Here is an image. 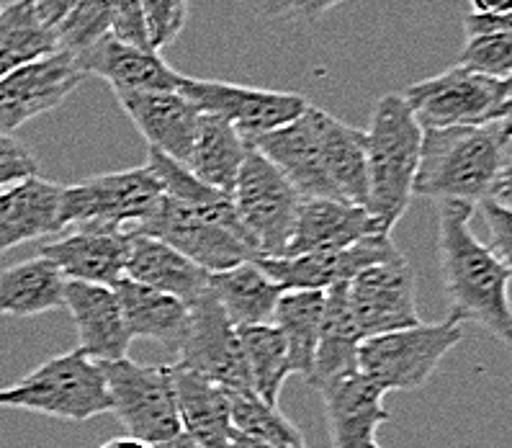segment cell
<instances>
[{"label": "cell", "mask_w": 512, "mask_h": 448, "mask_svg": "<svg viewBox=\"0 0 512 448\" xmlns=\"http://www.w3.org/2000/svg\"><path fill=\"white\" fill-rule=\"evenodd\" d=\"M476 206L440 201L438 255L448 299V320L474 322L500 343H510V263L471 230Z\"/></svg>", "instance_id": "6da1fadb"}, {"label": "cell", "mask_w": 512, "mask_h": 448, "mask_svg": "<svg viewBox=\"0 0 512 448\" xmlns=\"http://www.w3.org/2000/svg\"><path fill=\"white\" fill-rule=\"evenodd\" d=\"M510 119L484 127L422 129L415 196L438 201L510 204Z\"/></svg>", "instance_id": "7a4b0ae2"}, {"label": "cell", "mask_w": 512, "mask_h": 448, "mask_svg": "<svg viewBox=\"0 0 512 448\" xmlns=\"http://www.w3.org/2000/svg\"><path fill=\"white\" fill-rule=\"evenodd\" d=\"M366 132V212L379 230L392 235L394 224L410 206L420 165L422 127L407 101L397 93H386L376 103Z\"/></svg>", "instance_id": "3957f363"}, {"label": "cell", "mask_w": 512, "mask_h": 448, "mask_svg": "<svg viewBox=\"0 0 512 448\" xmlns=\"http://www.w3.org/2000/svg\"><path fill=\"white\" fill-rule=\"evenodd\" d=\"M0 407H19L67 423L109 415L111 397L98 361L80 348L47 358L31 374L0 389Z\"/></svg>", "instance_id": "277c9868"}, {"label": "cell", "mask_w": 512, "mask_h": 448, "mask_svg": "<svg viewBox=\"0 0 512 448\" xmlns=\"http://www.w3.org/2000/svg\"><path fill=\"white\" fill-rule=\"evenodd\" d=\"M163 188L150 165L101 173L88 181L62 186L60 232H127L152 217Z\"/></svg>", "instance_id": "5b68a950"}, {"label": "cell", "mask_w": 512, "mask_h": 448, "mask_svg": "<svg viewBox=\"0 0 512 448\" xmlns=\"http://www.w3.org/2000/svg\"><path fill=\"white\" fill-rule=\"evenodd\" d=\"M137 232L163 240L206 273L227 271L258 255V248L237 219L235 206L227 212H201L163 196Z\"/></svg>", "instance_id": "8992f818"}, {"label": "cell", "mask_w": 512, "mask_h": 448, "mask_svg": "<svg viewBox=\"0 0 512 448\" xmlns=\"http://www.w3.org/2000/svg\"><path fill=\"white\" fill-rule=\"evenodd\" d=\"M404 101L422 129L484 127L510 119V80L448 67L443 73L412 83Z\"/></svg>", "instance_id": "52a82bcc"}, {"label": "cell", "mask_w": 512, "mask_h": 448, "mask_svg": "<svg viewBox=\"0 0 512 448\" xmlns=\"http://www.w3.org/2000/svg\"><path fill=\"white\" fill-rule=\"evenodd\" d=\"M464 338V327L453 320L417 322L361 340L356 366L386 394L407 392L428 382L440 361Z\"/></svg>", "instance_id": "ba28073f"}, {"label": "cell", "mask_w": 512, "mask_h": 448, "mask_svg": "<svg viewBox=\"0 0 512 448\" xmlns=\"http://www.w3.org/2000/svg\"><path fill=\"white\" fill-rule=\"evenodd\" d=\"M229 199L237 219L258 248V255L278 258L286 253L304 199L286 181L284 173L253 147H247L245 163L237 173Z\"/></svg>", "instance_id": "9c48e42d"}, {"label": "cell", "mask_w": 512, "mask_h": 448, "mask_svg": "<svg viewBox=\"0 0 512 448\" xmlns=\"http://www.w3.org/2000/svg\"><path fill=\"white\" fill-rule=\"evenodd\" d=\"M111 397V412L127 428V436L150 446L181 433L175 405L173 366H147L132 358L101 364Z\"/></svg>", "instance_id": "30bf717a"}, {"label": "cell", "mask_w": 512, "mask_h": 448, "mask_svg": "<svg viewBox=\"0 0 512 448\" xmlns=\"http://www.w3.org/2000/svg\"><path fill=\"white\" fill-rule=\"evenodd\" d=\"M178 93L186 96L201 114L222 116L245 142L286 127L299 119L309 106L307 98L299 93L250 88V85L224 83V80L186 78V75L178 85Z\"/></svg>", "instance_id": "8fae6325"}, {"label": "cell", "mask_w": 512, "mask_h": 448, "mask_svg": "<svg viewBox=\"0 0 512 448\" xmlns=\"http://www.w3.org/2000/svg\"><path fill=\"white\" fill-rule=\"evenodd\" d=\"M175 356H178L175 366L204 376L227 392L250 389L237 327L229 322L209 291L188 304V327Z\"/></svg>", "instance_id": "7c38bea8"}, {"label": "cell", "mask_w": 512, "mask_h": 448, "mask_svg": "<svg viewBox=\"0 0 512 448\" xmlns=\"http://www.w3.org/2000/svg\"><path fill=\"white\" fill-rule=\"evenodd\" d=\"M345 297L363 340L422 322L415 302V276L404 255L353 276L345 284Z\"/></svg>", "instance_id": "4fadbf2b"}, {"label": "cell", "mask_w": 512, "mask_h": 448, "mask_svg": "<svg viewBox=\"0 0 512 448\" xmlns=\"http://www.w3.org/2000/svg\"><path fill=\"white\" fill-rule=\"evenodd\" d=\"M70 52L57 49L37 62L0 78V134H11L37 116L62 106L83 80Z\"/></svg>", "instance_id": "5bb4252c"}, {"label": "cell", "mask_w": 512, "mask_h": 448, "mask_svg": "<svg viewBox=\"0 0 512 448\" xmlns=\"http://www.w3.org/2000/svg\"><path fill=\"white\" fill-rule=\"evenodd\" d=\"M247 147L258 150L268 163L276 165L302 199H338L322 165L320 109L312 103L299 119L260 134L253 142H247Z\"/></svg>", "instance_id": "9a60e30c"}, {"label": "cell", "mask_w": 512, "mask_h": 448, "mask_svg": "<svg viewBox=\"0 0 512 448\" xmlns=\"http://www.w3.org/2000/svg\"><path fill=\"white\" fill-rule=\"evenodd\" d=\"M65 309L73 317L78 348L98 364L129 358L132 335L124 322L119 297L111 286L65 284Z\"/></svg>", "instance_id": "2e32d148"}, {"label": "cell", "mask_w": 512, "mask_h": 448, "mask_svg": "<svg viewBox=\"0 0 512 448\" xmlns=\"http://www.w3.org/2000/svg\"><path fill=\"white\" fill-rule=\"evenodd\" d=\"M116 101L145 137L150 150L186 163L201 111L178 91L116 93Z\"/></svg>", "instance_id": "e0dca14e"}, {"label": "cell", "mask_w": 512, "mask_h": 448, "mask_svg": "<svg viewBox=\"0 0 512 448\" xmlns=\"http://www.w3.org/2000/svg\"><path fill=\"white\" fill-rule=\"evenodd\" d=\"M322 394L332 448H358L376 441V430L392 420L384 405L386 392L361 371L327 382Z\"/></svg>", "instance_id": "ac0fdd59"}, {"label": "cell", "mask_w": 512, "mask_h": 448, "mask_svg": "<svg viewBox=\"0 0 512 448\" xmlns=\"http://www.w3.org/2000/svg\"><path fill=\"white\" fill-rule=\"evenodd\" d=\"M124 279L193 304L206 291L209 273L157 237L124 232Z\"/></svg>", "instance_id": "d6986e66"}, {"label": "cell", "mask_w": 512, "mask_h": 448, "mask_svg": "<svg viewBox=\"0 0 512 448\" xmlns=\"http://www.w3.org/2000/svg\"><path fill=\"white\" fill-rule=\"evenodd\" d=\"M75 62L83 75L106 80L114 93L178 91L183 80V75L173 70L160 52L132 47L111 34L103 37L96 47L75 57Z\"/></svg>", "instance_id": "ffe728a7"}, {"label": "cell", "mask_w": 512, "mask_h": 448, "mask_svg": "<svg viewBox=\"0 0 512 448\" xmlns=\"http://www.w3.org/2000/svg\"><path fill=\"white\" fill-rule=\"evenodd\" d=\"M374 232H381L379 224L363 206L340 199H304L284 255L338 253Z\"/></svg>", "instance_id": "44dd1931"}, {"label": "cell", "mask_w": 512, "mask_h": 448, "mask_svg": "<svg viewBox=\"0 0 512 448\" xmlns=\"http://www.w3.org/2000/svg\"><path fill=\"white\" fill-rule=\"evenodd\" d=\"M65 281L111 286L124 279V232L67 230L39 248Z\"/></svg>", "instance_id": "7402d4cb"}, {"label": "cell", "mask_w": 512, "mask_h": 448, "mask_svg": "<svg viewBox=\"0 0 512 448\" xmlns=\"http://www.w3.org/2000/svg\"><path fill=\"white\" fill-rule=\"evenodd\" d=\"M62 186L42 176L0 191V255L47 235H60Z\"/></svg>", "instance_id": "603a6c76"}, {"label": "cell", "mask_w": 512, "mask_h": 448, "mask_svg": "<svg viewBox=\"0 0 512 448\" xmlns=\"http://www.w3.org/2000/svg\"><path fill=\"white\" fill-rule=\"evenodd\" d=\"M173 384L183 433L204 448H232L235 428L229 418L227 389L175 364Z\"/></svg>", "instance_id": "cb8c5ba5"}, {"label": "cell", "mask_w": 512, "mask_h": 448, "mask_svg": "<svg viewBox=\"0 0 512 448\" xmlns=\"http://www.w3.org/2000/svg\"><path fill=\"white\" fill-rule=\"evenodd\" d=\"M114 291L132 340H152L168 348L170 353H178L188 327V304L129 279H121Z\"/></svg>", "instance_id": "d4e9b609"}, {"label": "cell", "mask_w": 512, "mask_h": 448, "mask_svg": "<svg viewBox=\"0 0 512 448\" xmlns=\"http://www.w3.org/2000/svg\"><path fill=\"white\" fill-rule=\"evenodd\" d=\"M206 291L217 299L224 315L235 327L271 325L281 286L273 284L255 261H245L227 271L209 273Z\"/></svg>", "instance_id": "484cf974"}, {"label": "cell", "mask_w": 512, "mask_h": 448, "mask_svg": "<svg viewBox=\"0 0 512 448\" xmlns=\"http://www.w3.org/2000/svg\"><path fill=\"white\" fill-rule=\"evenodd\" d=\"M361 330L350 312L345 284H335L325 291V309H322L320 343L314 356V371L309 376V387L320 389L327 382L358 371L356 356L361 346Z\"/></svg>", "instance_id": "4316f807"}, {"label": "cell", "mask_w": 512, "mask_h": 448, "mask_svg": "<svg viewBox=\"0 0 512 448\" xmlns=\"http://www.w3.org/2000/svg\"><path fill=\"white\" fill-rule=\"evenodd\" d=\"M320 147L325 176L338 199L366 209V132L320 109Z\"/></svg>", "instance_id": "83f0119b"}, {"label": "cell", "mask_w": 512, "mask_h": 448, "mask_svg": "<svg viewBox=\"0 0 512 448\" xmlns=\"http://www.w3.org/2000/svg\"><path fill=\"white\" fill-rule=\"evenodd\" d=\"M65 276L42 255L0 271V315L39 317L65 307Z\"/></svg>", "instance_id": "f1b7e54d"}, {"label": "cell", "mask_w": 512, "mask_h": 448, "mask_svg": "<svg viewBox=\"0 0 512 448\" xmlns=\"http://www.w3.org/2000/svg\"><path fill=\"white\" fill-rule=\"evenodd\" d=\"M247 155V142L227 124L222 116L201 114L193 134L191 152L186 158V168L206 186L217 188L222 194H232L237 173Z\"/></svg>", "instance_id": "f546056e"}, {"label": "cell", "mask_w": 512, "mask_h": 448, "mask_svg": "<svg viewBox=\"0 0 512 448\" xmlns=\"http://www.w3.org/2000/svg\"><path fill=\"white\" fill-rule=\"evenodd\" d=\"M322 309H325V291H284L273 312V325L284 335L289 348L291 374L304 376V382H309L314 371Z\"/></svg>", "instance_id": "4dcf8cb0"}, {"label": "cell", "mask_w": 512, "mask_h": 448, "mask_svg": "<svg viewBox=\"0 0 512 448\" xmlns=\"http://www.w3.org/2000/svg\"><path fill=\"white\" fill-rule=\"evenodd\" d=\"M57 49V31L44 24L34 0H13L0 8V78Z\"/></svg>", "instance_id": "1f68e13d"}, {"label": "cell", "mask_w": 512, "mask_h": 448, "mask_svg": "<svg viewBox=\"0 0 512 448\" xmlns=\"http://www.w3.org/2000/svg\"><path fill=\"white\" fill-rule=\"evenodd\" d=\"M240 335L242 358H245V371L250 389L258 394L266 405L278 407L281 389L291 376L289 348H286L284 335L273 325H250L237 327Z\"/></svg>", "instance_id": "d6a6232c"}, {"label": "cell", "mask_w": 512, "mask_h": 448, "mask_svg": "<svg viewBox=\"0 0 512 448\" xmlns=\"http://www.w3.org/2000/svg\"><path fill=\"white\" fill-rule=\"evenodd\" d=\"M229 397V418L240 436L271 448H307L302 430L296 428L278 407L266 405L253 389H232Z\"/></svg>", "instance_id": "836d02e7"}, {"label": "cell", "mask_w": 512, "mask_h": 448, "mask_svg": "<svg viewBox=\"0 0 512 448\" xmlns=\"http://www.w3.org/2000/svg\"><path fill=\"white\" fill-rule=\"evenodd\" d=\"M111 34V0H78L57 26V47L80 57Z\"/></svg>", "instance_id": "e575fe53"}, {"label": "cell", "mask_w": 512, "mask_h": 448, "mask_svg": "<svg viewBox=\"0 0 512 448\" xmlns=\"http://www.w3.org/2000/svg\"><path fill=\"white\" fill-rule=\"evenodd\" d=\"M458 67H466L471 73L489 75L497 80H510L512 73V31L507 34H492V37L466 39Z\"/></svg>", "instance_id": "d590c367"}, {"label": "cell", "mask_w": 512, "mask_h": 448, "mask_svg": "<svg viewBox=\"0 0 512 448\" xmlns=\"http://www.w3.org/2000/svg\"><path fill=\"white\" fill-rule=\"evenodd\" d=\"M150 47L155 52L181 37L188 16V0H142Z\"/></svg>", "instance_id": "8d00e7d4"}, {"label": "cell", "mask_w": 512, "mask_h": 448, "mask_svg": "<svg viewBox=\"0 0 512 448\" xmlns=\"http://www.w3.org/2000/svg\"><path fill=\"white\" fill-rule=\"evenodd\" d=\"M39 176V160L13 134H0V191Z\"/></svg>", "instance_id": "74e56055"}, {"label": "cell", "mask_w": 512, "mask_h": 448, "mask_svg": "<svg viewBox=\"0 0 512 448\" xmlns=\"http://www.w3.org/2000/svg\"><path fill=\"white\" fill-rule=\"evenodd\" d=\"M111 37L132 47L152 49L142 0H111Z\"/></svg>", "instance_id": "f35d334b"}, {"label": "cell", "mask_w": 512, "mask_h": 448, "mask_svg": "<svg viewBox=\"0 0 512 448\" xmlns=\"http://www.w3.org/2000/svg\"><path fill=\"white\" fill-rule=\"evenodd\" d=\"M484 224L489 230V248L500 255L502 261L510 263V240H512V209L510 204H500V201H482Z\"/></svg>", "instance_id": "ab89813d"}, {"label": "cell", "mask_w": 512, "mask_h": 448, "mask_svg": "<svg viewBox=\"0 0 512 448\" xmlns=\"http://www.w3.org/2000/svg\"><path fill=\"white\" fill-rule=\"evenodd\" d=\"M348 0H263L260 8L271 19H299V21H317L327 11L338 8Z\"/></svg>", "instance_id": "60d3db41"}, {"label": "cell", "mask_w": 512, "mask_h": 448, "mask_svg": "<svg viewBox=\"0 0 512 448\" xmlns=\"http://www.w3.org/2000/svg\"><path fill=\"white\" fill-rule=\"evenodd\" d=\"M466 39L474 37H492V34H507L512 31V16L510 13H474L464 19Z\"/></svg>", "instance_id": "b9f144b4"}, {"label": "cell", "mask_w": 512, "mask_h": 448, "mask_svg": "<svg viewBox=\"0 0 512 448\" xmlns=\"http://www.w3.org/2000/svg\"><path fill=\"white\" fill-rule=\"evenodd\" d=\"M39 16L44 19V24H49L57 31V26L65 21V16L78 6V0H34Z\"/></svg>", "instance_id": "7bdbcfd3"}, {"label": "cell", "mask_w": 512, "mask_h": 448, "mask_svg": "<svg viewBox=\"0 0 512 448\" xmlns=\"http://www.w3.org/2000/svg\"><path fill=\"white\" fill-rule=\"evenodd\" d=\"M474 13H510L512 0H469Z\"/></svg>", "instance_id": "ee69618b"}, {"label": "cell", "mask_w": 512, "mask_h": 448, "mask_svg": "<svg viewBox=\"0 0 512 448\" xmlns=\"http://www.w3.org/2000/svg\"><path fill=\"white\" fill-rule=\"evenodd\" d=\"M98 448H155V446H150V443L145 441H137V438L132 436H119V438H111V441H106Z\"/></svg>", "instance_id": "f6af8a7d"}, {"label": "cell", "mask_w": 512, "mask_h": 448, "mask_svg": "<svg viewBox=\"0 0 512 448\" xmlns=\"http://www.w3.org/2000/svg\"><path fill=\"white\" fill-rule=\"evenodd\" d=\"M155 448H204V446L193 441L191 436H186V433H183V430H181L178 436H173V438H170V441L160 443V446H155Z\"/></svg>", "instance_id": "bcb514c9"}, {"label": "cell", "mask_w": 512, "mask_h": 448, "mask_svg": "<svg viewBox=\"0 0 512 448\" xmlns=\"http://www.w3.org/2000/svg\"><path fill=\"white\" fill-rule=\"evenodd\" d=\"M232 448H271V446H263V443L250 441V438H245V436H240V433H235V436H232Z\"/></svg>", "instance_id": "7dc6e473"}, {"label": "cell", "mask_w": 512, "mask_h": 448, "mask_svg": "<svg viewBox=\"0 0 512 448\" xmlns=\"http://www.w3.org/2000/svg\"><path fill=\"white\" fill-rule=\"evenodd\" d=\"M358 448H381V446H379V441H368V443H363V446H358Z\"/></svg>", "instance_id": "c3c4849f"}, {"label": "cell", "mask_w": 512, "mask_h": 448, "mask_svg": "<svg viewBox=\"0 0 512 448\" xmlns=\"http://www.w3.org/2000/svg\"><path fill=\"white\" fill-rule=\"evenodd\" d=\"M0 8H3V0H0Z\"/></svg>", "instance_id": "681fc988"}]
</instances>
